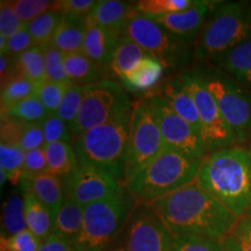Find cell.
Segmentation results:
<instances>
[{"instance_id":"cell-26","label":"cell","mask_w":251,"mask_h":251,"mask_svg":"<svg viewBox=\"0 0 251 251\" xmlns=\"http://www.w3.org/2000/svg\"><path fill=\"white\" fill-rule=\"evenodd\" d=\"M24 199L27 229H29L41 241H45L52 234L54 226L48 208L37 199L31 190H27L24 193Z\"/></svg>"},{"instance_id":"cell-11","label":"cell","mask_w":251,"mask_h":251,"mask_svg":"<svg viewBox=\"0 0 251 251\" xmlns=\"http://www.w3.org/2000/svg\"><path fill=\"white\" fill-rule=\"evenodd\" d=\"M178 75L196 103L201 126V137L205 143L207 155L228 147L237 146L238 143L233 129L225 120L214 98L202 81L193 74L190 68L185 69Z\"/></svg>"},{"instance_id":"cell-32","label":"cell","mask_w":251,"mask_h":251,"mask_svg":"<svg viewBox=\"0 0 251 251\" xmlns=\"http://www.w3.org/2000/svg\"><path fill=\"white\" fill-rule=\"evenodd\" d=\"M25 156L26 152L20 146L0 143V169L12 185L21 183Z\"/></svg>"},{"instance_id":"cell-49","label":"cell","mask_w":251,"mask_h":251,"mask_svg":"<svg viewBox=\"0 0 251 251\" xmlns=\"http://www.w3.org/2000/svg\"><path fill=\"white\" fill-rule=\"evenodd\" d=\"M37 251H75L72 243L58 235L51 234L42 241Z\"/></svg>"},{"instance_id":"cell-39","label":"cell","mask_w":251,"mask_h":251,"mask_svg":"<svg viewBox=\"0 0 251 251\" xmlns=\"http://www.w3.org/2000/svg\"><path fill=\"white\" fill-rule=\"evenodd\" d=\"M45 172H48V163H47L45 148L26 152L23 169V178H21V184L25 185V192L29 188L31 180L36 178L37 176L45 174Z\"/></svg>"},{"instance_id":"cell-25","label":"cell","mask_w":251,"mask_h":251,"mask_svg":"<svg viewBox=\"0 0 251 251\" xmlns=\"http://www.w3.org/2000/svg\"><path fill=\"white\" fill-rule=\"evenodd\" d=\"M84 213H85V207L65 198L61 209L54 220L52 234L58 235L71 243L74 242L83 228Z\"/></svg>"},{"instance_id":"cell-19","label":"cell","mask_w":251,"mask_h":251,"mask_svg":"<svg viewBox=\"0 0 251 251\" xmlns=\"http://www.w3.org/2000/svg\"><path fill=\"white\" fill-rule=\"evenodd\" d=\"M136 13L139 12L134 2L120 0H99L86 18V21L122 35V29L126 23Z\"/></svg>"},{"instance_id":"cell-31","label":"cell","mask_w":251,"mask_h":251,"mask_svg":"<svg viewBox=\"0 0 251 251\" xmlns=\"http://www.w3.org/2000/svg\"><path fill=\"white\" fill-rule=\"evenodd\" d=\"M36 86L37 84L21 75L9 78L1 84V112L35 94Z\"/></svg>"},{"instance_id":"cell-33","label":"cell","mask_w":251,"mask_h":251,"mask_svg":"<svg viewBox=\"0 0 251 251\" xmlns=\"http://www.w3.org/2000/svg\"><path fill=\"white\" fill-rule=\"evenodd\" d=\"M220 243L222 251H251V215L238 218Z\"/></svg>"},{"instance_id":"cell-5","label":"cell","mask_w":251,"mask_h":251,"mask_svg":"<svg viewBox=\"0 0 251 251\" xmlns=\"http://www.w3.org/2000/svg\"><path fill=\"white\" fill-rule=\"evenodd\" d=\"M201 161L165 149L128 180L125 187L139 202H153L196 180Z\"/></svg>"},{"instance_id":"cell-2","label":"cell","mask_w":251,"mask_h":251,"mask_svg":"<svg viewBox=\"0 0 251 251\" xmlns=\"http://www.w3.org/2000/svg\"><path fill=\"white\" fill-rule=\"evenodd\" d=\"M196 181L236 218L251 206V148L228 147L202 158Z\"/></svg>"},{"instance_id":"cell-14","label":"cell","mask_w":251,"mask_h":251,"mask_svg":"<svg viewBox=\"0 0 251 251\" xmlns=\"http://www.w3.org/2000/svg\"><path fill=\"white\" fill-rule=\"evenodd\" d=\"M63 187L65 198L83 207L121 193L126 188L112 176L83 165L63 179Z\"/></svg>"},{"instance_id":"cell-52","label":"cell","mask_w":251,"mask_h":251,"mask_svg":"<svg viewBox=\"0 0 251 251\" xmlns=\"http://www.w3.org/2000/svg\"><path fill=\"white\" fill-rule=\"evenodd\" d=\"M1 251H4V250H1Z\"/></svg>"},{"instance_id":"cell-13","label":"cell","mask_w":251,"mask_h":251,"mask_svg":"<svg viewBox=\"0 0 251 251\" xmlns=\"http://www.w3.org/2000/svg\"><path fill=\"white\" fill-rule=\"evenodd\" d=\"M161 130L165 148L202 159L207 155L202 137L159 97L144 94Z\"/></svg>"},{"instance_id":"cell-6","label":"cell","mask_w":251,"mask_h":251,"mask_svg":"<svg viewBox=\"0 0 251 251\" xmlns=\"http://www.w3.org/2000/svg\"><path fill=\"white\" fill-rule=\"evenodd\" d=\"M137 200L127 190L85 207L81 231L72 242L75 251H105L125 233Z\"/></svg>"},{"instance_id":"cell-21","label":"cell","mask_w":251,"mask_h":251,"mask_svg":"<svg viewBox=\"0 0 251 251\" xmlns=\"http://www.w3.org/2000/svg\"><path fill=\"white\" fill-rule=\"evenodd\" d=\"M28 190L33 191L37 199L48 208L54 221L65 200L64 187L61 178L49 172H45L31 180Z\"/></svg>"},{"instance_id":"cell-42","label":"cell","mask_w":251,"mask_h":251,"mask_svg":"<svg viewBox=\"0 0 251 251\" xmlns=\"http://www.w3.org/2000/svg\"><path fill=\"white\" fill-rule=\"evenodd\" d=\"M171 251H222V247L219 241L192 235H181L174 236Z\"/></svg>"},{"instance_id":"cell-45","label":"cell","mask_w":251,"mask_h":251,"mask_svg":"<svg viewBox=\"0 0 251 251\" xmlns=\"http://www.w3.org/2000/svg\"><path fill=\"white\" fill-rule=\"evenodd\" d=\"M97 2L94 0H61L57 1L56 11L62 12L64 17L86 19Z\"/></svg>"},{"instance_id":"cell-27","label":"cell","mask_w":251,"mask_h":251,"mask_svg":"<svg viewBox=\"0 0 251 251\" xmlns=\"http://www.w3.org/2000/svg\"><path fill=\"white\" fill-rule=\"evenodd\" d=\"M49 174L63 180L79 168L76 152L71 143L57 142L45 146Z\"/></svg>"},{"instance_id":"cell-50","label":"cell","mask_w":251,"mask_h":251,"mask_svg":"<svg viewBox=\"0 0 251 251\" xmlns=\"http://www.w3.org/2000/svg\"><path fill=\"white\" fill-rule=\"evenodd\" d=\"M105 251H127L126 250V246H125V238H124V234H122V236L119 238V240L113 244L112 247H109L107 250Z\"/></svg>"},{"instance_id":"cell-12","label":"cell","mask_w":251,"mask_h":251,"mask_svg":"<svg viewBox=\"0 0 251 251\" xmlns=\"http://www.w3.org/2000/svg\"><path fill=\"white\" fill-rule=\"evenodd\" d=\"M127 251H171L174 235L148 202H137L124 233Z\"/></svg>"},{"instance_id":"cell-18","label":"cell","mask_w":251,"mask_h":251,"mask_svg":"<svg viewBox=\"0 0 251 251\" xmlns=\"http://www.w3.org/2000/svg\"><path fill=\"white\" fill-rule=\"evenodd\" d=\"M208 64L220 69L251 91V39L216 56Z\"/></svg>"},{"instance_id":"cell-23","label":"cell","mask_w":251,"mask_h":251,"mask_svg":"<svg viewBox=\"0 0 251 251\" xmlns=\"http://www.w3.org/2000/svg\"><path fill=\"white\" fill-rule=\"evenodd\" d=\"M65 71L71 84L89 86L106 79L107 72L83 54L65 55Z\"/></svg>"},{"instance_id":"cell-8","label":"cell","mask_w":251,"mask_h":251,"mask_svg":"<svg viewBox=\"0 0 251 251\" xmlns=\"http://www.w3.org/2000/svg\"><path fill=\"white\" fill-rule=\"evenodd\" d=\"M122 36L140 46L169 70L190 68L194 61L193 43L175 35L151 18L136 13L125 25Z\"/></svg>"},{"instance_id":"cell-37","label":"cell","mask_w":251,"mask_h":251,"mask_svg":"<svg viewBox=\"0 0 251 251\" xmlns=\"http://www.w3.org/2000/svg\"><path fill=\"white\" fill-rule=\"evenodd\" d=\"M84 100V86L71 84L65 92L63 101L56 114L62 119L65 124L71 126L79 114Z\"/></svg>"},{"instance_id":"cell-46","label":"cell","mask_w":251,"mask_h":251,"mask_svg":"<svg viewBox=\"0 0 251 251\" xmlns=\"http://www.w3.org/2000/svg\"><path fill=\"white\" fill-rule=\"evenodd\" d=\"M45 134L41 122H26L20 147L25 152L45 148Z\"/></svg>"},{"instance_id":"cell-15","label":"cell","mask_w":251,"mask_h":251,"mask_svg":"<svg viewBox=\"0 0 251 251\" xmlns=\"http://www.w3.org/2000/svg\"><path fill=\"white\" fill-rule=\"evenodd\" d=\"M212 6L213 1L194 0V4L185 11L151 19L172 34L194 45L202 30Z\"/></svg>"},{"instance_id":"cell-16","label":"cell","mask_w":251,"mask_h":251,"mask_svg":"<svg viewBox=\"0 0 251 251\" xmlns=\"http://www.w3.org/2000/svg\"><path fill=\"white\" fill-rule=\"evenodd\" d=\"M147 94L159 97L164 100L183 120L193 128L197 134L201 136V126H200L196 103L190 92L184 86L179 75L168 78V79H163L155 90Z\"/></svg>"},{"instance_id":"cell-30","label":"cell","mask_w":251,"mask_h":251,"mask_svg":"<svg viewBox=\"0 0 251 251\" xmlns=\"http://www.w3.org/2000/svg\"><path fill=\"white\" fill-rule=\"evenodd\" d=\"M63 18L64 15L62 12L56 11V9L49 11L26 25V29L36 46H49L54 39L56 30L61 25Z\"/></svg>"},{"instance_id":"cell-17","label":"cell","mask_w":251,"mask_h":251,"mask_svg":"<svg viewBox=\"0 0 251 251\" xmlns=\"http://www.w3.org/2000/svg\"><path fill=\"white\" fill-rule=\"evenodd\" d=\"M121 37L122 35L115 31L86 21L85 40L81 52L108 74L113 54Z\"/></svg>"},{"instance_id":"cell-41","label":"cell","mask_w":251,"mask_h":251,"mask_svg":"<svg viewBox=\"0 0 251 251\" xmlns=\"http://www.w3.org/2000/svg\"><path fill=\"white\" fill-rule=\"evenodd\" d=\"M46 79L55 83L71 84L65 71V55L51 45L46 46Z\"/></svg>"},{"instance_id":"cell-28","label":"cell","mask_w":251,"mask_h":251,"mask_svg":"<svg viewBox=\"0 0 251 251\" xmlns=\"http://www.w3.org/2000/svg\"><path fill=\"white\" fill-rule=\"evenodd\" d=\"M21 75L39 84L46 79V47L35 46L14 57V76Z\"/></svg>"},{"instance_id":"cell-40","label":"cell","mask_w":251,"mask_h":251,"mask_svg":"<svg viewBox=\"0 0 251 251\" xmlns=\"http://www.w3.org/2000/svg\"><path fill=\"white\" fill-rule=\"evenodd\" d=\"M57 1L50 0H17L13 1L15 12L25 25H28L40 15L55 11Z\"/></svg>"},{"instance_id":"cell-34","label":"cell","mask_w":251,"mask_h":251,"mask_svg":"<svg viewBox=\"0 0 251 251\" xmlns=\"http://www.w3.org/2000/svg\"><path fill=\"white\" fill-rule=\"evenodd\" d=\"M49 113L35 94L15 103L8 109L1 112V117H12L24 122H41Z\"/></svg>"},{"instance_id":"cell-29","label":"cell","mask_w":251,"mask_h":251,"mask_svg":"<svg viewBox=\"0 0 251 251\" xmlns=\"http://www.w3.org/2000/svg\"><path fill=\"white\" fill-rule=\"evenodd\" d=\"M26 229L25 199L19 194H12L2 205L1 238H8Z\"/></svg>"},{"instance_id":"cell-38","label":"cell","mask_w":251,"mask_h":251,"mask_svg":"<svg viewBox=\"0 0 251 251\" xmlns=\"http://www.w3.org/2000/svg\"><path fill=\"white\" fill-rule=\"evenodd\" d=\"M41 124H42L43 134H45L46 146L57 142L72 143L74 141L70 126L65 124L56 113H49L41 121Z\"/></svg>"},{"instance_id":"cell-43","label":"cell","mask_w":251,"mask_h":251,"mask_svg":"<svg viewBox=\"0 0 251 251\" xmlns=\"http://www.w3.org/2000/svg\"><path fill=\"white\" fill-rule=\"evenodd\" d=\"M26 27L15 12L13 1L1 0L0 2V35L11 37Z\"/></svg>"},{"instance_id":"cell-20","label":"cell","mask_w":251,"mask_h":251,"mask_svg":"<svg viewBox=\"0 0 251 251\" xmlns=\"http://www.w3.org/2000/svg\"><path fill=\"white\" fill-rule=\"evenodd\" d=\"M165 67L151 55L146 56L130 74H128L120 84L124 89L131 92H151L163 80Z\"/></svg>"},{"instance_id":"cell-35","label":"cell","mask_w":251,"mask_h":251,"mask_svg":"<svg viewBox=\"0 0 251 251\" xmlns=\"http://www.w3.org/2000/svg\"><path fill=\"white\" fill-rule=\"evenodd\" d=\"M134 4L139 13L157 18L185 11L194 4V0H140Z\"/></svg>"},{"instance_id":"cell-36","label":"cell","mask_w":251,"mask_h":251,"mask_svg":"<svg viewBox=\"0 0 251 251\" xmlns=\"http://www.w3.org/2000/svg\"><path fill=\"white\" fill-rule=\"evenodd\" d=\"M71 84L55 83L45 79L37 84L35 96L45 105L48 113H56L64 98L65 92Z\"/></svg>"},{"instance_id":"cell-4","label":"cell","mask_w":251,"mask_h":251,"mask_svg":"<svg viewBox=\"0 0 251 251\" xmlns=\"http://www.w3.org/2000/svg\"><path fill=\"white\" fill-rule=\"evenodd\" d=\"M251 39V2L213 1L202 30L194 43V61L208 63Z\"/></svg>"},{"instance_id":"cell-3","label":"cell","mask_w":251,"mask_h":251,"mask_svg":"<svg viewBox=\"0 0 251 251\" xmlns=\"http://www.w3.org/2000/svg\"><path fill=\"white\" fill-rule=\"evenodd\" d=\"M133 108L121 117L74 136L72 147L79 165L112 176L126 185Z\"/></svg>"},{"instance_id":"cell-51","label":"cell","mask_w":251,"mask_h":251,"mask_svg":"<svg viewBox=\"0 0 251 251\" xmlns=\"http://www.w3.org/2000/svg\"><path fill=\"white\" fill-rule=\"evenodd\" d=\"M247 214H249V215H251V206H250V208H249V211H248V213Z\"/></svg>"},{"instance_id":"cell-48","label":"cell","mask_w":251,"mask_h":251,"mask_svg":"<svg viewBox=\"0 0 251 251\" xmlns=\"http://www.w3.org/2000/svg\"><path fill=\"white\" fill-rule=\"evenodd\" d=\"M35 46H36L35 42H34L33 39H31L29 33H28L26 27H25L24 29L18 31L17 34H14V35H12L11 37H8L5 54L2 55H7L9 57L14 58Z\"/></svg>"},{"instance_id":"cell-22","label":"cell","mask_w":251,"mask_h":251,"mask_svg":"<svg viewBox=\"0 0 251 251\" xmlns=\"http://www.w3.org/2000/svg\"><path fill=\"white\" fill-rule=\"evenodd\" d=\"M85 31L86 19L64 17L50 45L64 55L81 52L85 40Z\"/></svg>"},{"instance_id":"cell-47","label":"cell","mask_w":251,"mask_h":251,"mask_svg":"<svg viewBox=\"0 0 251 251\" xmlns=\"http://www.w3.org/2000/svg\"><path fill=\"white\" fill-rule=\"evenodd\" d=\"M25 126H26V122L15 118L6 117V115L1 117V127H0L1 143L20 146Z\"/></svg>"},{"instance_id":"cell-44","label":"cell","mask_w":251,"mask_h":251,"mask_svg":"<svg viewBox=\"0 0 251 251\" xmlns=\"http://www.w3.org/2000/svg\"><path fill=\"white\" fill-rule=\"evenodd\" d=\"M42 243L29 229L8 238H1V250L4 251H37Z\"/></svg>"},{"instance_id":"cell-9","label":"cell","mask_w":251,"mask_h":251,"mask_svg":"<svg viewBox=\"0 0 251 251\" xmlns=\"http://www.w3.org/2000/svg\"><path fill=\"white\" fill-rule=\"evenodd\" d=\"M133 105L124 86L109 78L85 86L80 112L70 126L72 135L76 136L91 128L113 121L133 108Z\"/></svg>"},{"instance_id":"cell-7","label":"cell","mask_w":251,"mask_h":251,"mask_svg":"<svg viewBox=\"0 0 251 251\" xmlns=\"http://www.w3.org/2000/svg\"><path fill=\"white\" fill-rule=\"evenodd\" d=\"M190 69L213 96L237 143L243 146L251 141V91L208 63Z\"/></svg>"},{"instance_id":"cell-10","label":"cell","mask_w":251,"mask_h":251,"mask_svg":"<svg viewBox=\"0 0 251 251\" xmlns=\"http://www.w3.org/2000/svg\"><path fill=\"white\" fill-rule=\"evenodd\" d=\"M165 144L151 106L147 98L134 102L126 183L164 151Z\"/></svg>"},{"instance_id":"cell-1","label":"cell","mask_w":251,"mask_h":251,"mask_svg":"<svg viewBox=\"0 0 251 251\" xmlns=\"http://www.w3.org/2000/svg\"><path fill=\"white\" fill-rule=\"evenodd\" d=\"M174 236L192 235L221 241L237 218L196 180L150 202Z\"/></svg>"},{"instance_id":"cell-24","label":"cell","mask_w":251,"mask_h":251,"mask_svg":"<svg viewBox=\"0 0 251 251\" xmlns=\"http://www.w3.org/2000/svg\"><path fill=\"white\" fill-rule=\"evenodd\" d=\"M148 55V52L144 51L140 46H137L136 43L127 37L122 36L114 54H113L108 68V74L121 81Z\"/></svg>"}]
</instances>
